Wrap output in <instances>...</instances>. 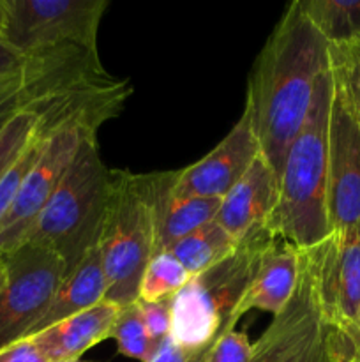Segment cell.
<instances>
[{
	"label": "cell",
	"mask_w": 360,
	"mask_h": 362,
	"mask_svg": "<svg viewBox=\"0 0 360 362\" xmlns=\"http://www.w3.org/2000/svg\"><path fill=\"white\" fill-rule=\"evenodd\" d=\"M316 250L325 313L360 356V225L334 230Z\"/></svg>",
	"instance_id": "30bf717a"
},
{
	"label": "cell",
	"mask_w": 360,
	"mask_h": 362,
	"mask_svg": "<svg viewBox=\"0 0 360 362\" xmlns=\"http://www.w3.org/2000/svg\"><path fill=\"white\" fill-rule=\"evenodd\" d=\"M212 346H207V349H186V346L176 345L168 336V338L159 343L154 356L150 357L148 362H208Z\"/></svg>",
	"instance_id": "484cf974"
},
{
	"label": "cell",
	"mask_w": 360,
	"mask_h": 362,
	"mask_svg": "<svg viewBox=\"0 0 360 362\" xmlns=\"http://www.w3.org/2000/svg\"><path fill=\"white\" fill-rule=\"evenodd\" d=\"M27 60L28 57L20 55L16 49L11 48L0 34V80L23 69Z\"/></svg>",
	"instance_id": "83f0119b"
},
{
	"label": "cell",
	"mask_w": 360,
	"mask_h": 362,
	"mask_svg": "<svg viewBox=\"0 0 360 362\" xmlns=\"http://www.w3.org/2000/svg\"><path fill=\"white\" fill-rule=\"evenodd\" d=\"M69 362H87V361H81V359H78V361H69Z\"/></svg>",
	"instance_id": "1f68e13d"
},
{
	"label": "cell",
	"mask_w": 360,
	"mask_h": 362,
	"mask_svg": "<svg viewBox=\"0 0 360 362\" xmlns=\"http://www.w3.org/2000/svg\"><path fill=\"white\" fill-rule=\"evenodd\" d=\"M108 6V0H6L0 34L23 57L67 46L99 55V25Z\"/></svg>",
	"instance_id": "52a82bcc"
},
{
	"label": "cell",
	"mask_w": 360,
	"mask_h": 362,
	"mask_svg": "<svg viewBox=\"0 0 360 362\" xmlns=\"http://www.w3.org/2000/svg\"><path fill=\"white\" fill-rule=\"evenodd\" d=\"M119 310L104 299L27 339H32L52 362L78 361L81 354L109 338Z\"/></svg>",
	"instance_id": "2e32d148"
},
{
	"label": "cell",
	"mask_w": 360,
	"mask_h": 362,
	"mask_svg": "<svg viewBox=\"0 0 360 362\" xmlns=\"http://www.w3.org/2000/svg\"><path fill=\"white\" fill-rule=\"evenodd\" d=\"M300 6L328 45L360 41V0H300Z\"/></svg>",
	"instance_id": "d6986e66"
},
{
	"label": "cell",
	"mask_w": 360,
	"mask_h": 362,
	"mask_svg": "<svg viewBox=\"0 0 360 362\" xmlns=\"http://www.w3.org/2000/svg\"><path fill=\"white\" fill-rule=\"evenodd\" d=\"M109 338L115 339L116 346H119V352L122 356L141 362L150 361L155 349L159 346L148 336L138 303L120 308Z\"/></svg>",
	"instance_id": "44dd1931"
},
{
	"label": "cell",
	"mask_w": 360,
	"mask_h": 362,
	"mask_svg": "<svg viewBox=\"0 0 360 362\" xmlns=\"http://www.w3.org/2000/svg\"><path fill=\"white\" fill-rule=\"evenodd\" d=\"M279 200V175L263 154L221 200L214 221L236 243L268 225Z\"/></svg>",
	"instance_id": "4fadbf2b"
},
{
	"label": "cell",
	"mask_w": 360,
	"mask_h": 362,
	"mask_svg": "<svg viewBox=\"0 0 360 362\" xmlns=\"http://www.w3.org/2000/svg\"><path fill=\"white\" fill-rule=\"evenodd\" d=\"M193 276L169 253H159L150 258L140 283L138 300L155 303L172 299L180 288L189 283Z\"/></svg>",
	"instance_id": "ffe728a7"
},
{
	"label": "cell",
	"mask_w": 360,
	"mask_h": 362,
	"mask_svg": "<svg viewBox=\"0 0 360 362\" xmlns=\"http://www.w3.org/2000/svg\"><path fill=\"white\" fill-rule=\"evenodd\" d=\"M4 21H6V0H0V32L4 28Z\"/></svg>",
	"instance_id": "f546056e"
},
{
	"label": "cell",
	"mask_w": 360,
	"mask_h": 362,
	"mask_svg": "<svg viewBox=\"0 0 360 362\" xmlns=\"http://www.w3.org/2000/svg\"><path fill=\"white\" fill-rule=\"evenodd\" d=\"M4 276H6V269H4V258L0 257V288L4 285Z\"/></svg>",
	"instance_id": "4dcf8cb0"
},
{
	"label": "cell",
	"mask_w": 360,
	"mask_h": 362,
	"mask_svg": "<svg viewBox=\"0 0 360 362\" xmlns=\"http://www.w3.org/2000/svg\"><path fill=\"white\" fill-rule=\"evenodd\" d=\"M328 67V42L311 23L300 0H295L254 62L244 106L261 154L277 175L289 145L306 122L318 78Z\"/></svg>",
	"instance_id": "6da1fadb"
},
{
	"label": "cell",
	"mask_w": 360,
	"mask_h": 362,
	"mask_svg": "<svg viewBox=\"0 0 360 362\" xmlns=\"http://www.w3.org/2000/svg\"><path fill=\"white\" fill-rule=\"evenodd\" d=\"M251 352L253 343H249L246 332L232 329L214 343L208 362H249Z\"/></svg>",
	"instance_id": "cb8c5ba5"
},
{
	"label": "cell",
	"mask_w": 360,
	"mask_h": 362,
	"mask_svg": "<svg viewBox=\"0 0 360 362\" xmlns=\"http://www.w3.org/2000/svg\"><path fill=\"white\" fill-rule=\"evenodd\" d=\"M69 122H81V120H69ZM69 122H59V120H52V122H46L44 126L41 127L37 134H35L34 140L30 141L27 148H25L23 154L20 156L16 163L13 165V168L2 177L0 180V223L2 219L6 218L7 211L11 209L13 205L14 198H16L18 189H20L21 182H23L25 175H27L28 170L32 168V165L35 163V159L39 158L42 151V145H44L46 136H48L49 131L56 129V127L64 126V124H69Z\"/></svg>",
	"instance_id": "603a6c76"
},
{
	"label": "cell",
	"mask_w": 360,
	"mask_h": 362,
	"mask_svg": "<svg viewBox=\"0 0 360 362\" xmlns=\"http://www.w3.org/2000/svg\"><path fill=\"white\" fill-rule=\"evenodd\" d=\"M261 154L253 122L244 110L228 134L207 156L176 170L175 191L184 197L222 200Z\"/></svg>",
	"instance_id": "7c38bea8"
},
{
	"label": "cell",
	"mask_w": 360,
	"mask_h": 362,
	"mask_svg": "<svg viewBox=\"0 0 360 362\" xmlns=\"http://www.w3.org/2000/svg\"><path fill=\"white\" fill-rule=\"evenodd\" d=\"M334 85L360 120V41L328 45Z\"/></svg>",
	"instance_id": "7402d4cb"
},
{
	"label": "cell",
	"mask_w": 360,
	"mask_h": 362,
	"mask_svg": "<svg viewBox=\"0 0 360 362\" xmlns=\"http://www.w3.org/2000/svg\"><path fill=\"white\" fill-rule=\"evenodd\" d=\"M0 362H52L32 339H20L0 350Z\"/></svg>",
	"instance_id": "4316f807"
},
{
	"label": "cell",
	"mask_w": 360,
	"mask_h": 362,
	"mask_svg": "<svg viewBox=\"0 0 360 362\" xmlns=\"http://www.w3.org/2000/svg\"><path fill=\"white\" fill-rule=\"evenodd\" d=\"M236 247L239 243L217 223L210 221L176 240L164 253L176 258L191 276H198L232 257Z\"/></svg>",
	"instance_id": "ac0fdd59"
},
{
	"label": "cell",
	"mask_w": 360,
	"mask_h": 362,
	"mask_svg": "<svg viewBox=\"0 0 360 362\" xmlns=\"http://www.w3.org/2000/svg\"><path fill=\"white\" fill-rule=\"evenodd\" d=\"M112 180L113 170L102 163L97 136L90 134L25 243L55 251L66 262L67 272L73 271L99 246Z\"/></svg>",
	"instance_id": "277c9868"
},
{
	"label": "cell",
	"mask_w": 360,
	"mask_h": 362,
	"mask_svg": "<svg viewBox=\"0 0 360 362\" xmlns=\"http://www.w3.org/2000/svg\"><path fill=\"white\" fill-rule=\"evenodd\" d=\"M302 251L282 239H275L265 251L256 276L236 310L240 318L253 310L277 315L286 308L296 288Z\"/></svg>",
	"instance_id": "9a60e30c"
},
{
	"label": "cell",
	"mask_w": 360,
	"mask_h": 362,
	"mask_svg": "<svg viewBox=\"0 0 360 362\" xmlns=\"http://www.w3.org/2000/svg\"><path fill=\"white\" fill-rule=\"evenodd\" d=\"M106 300L119 308L138 300L143 272L154 255L150 177L113 170L106 219L99 239Z\"/></svg>",
	"instance_id": "5b68a950"
},
{
	"label": "cell",
	"mask_w": 360,
	"mask_h": 362,
	"mask_svg": "<svg viewBox=\"0 0 360 362\" xmlns=\"http://www.w3.org/2000/svg\"><path fill=\"white\" fill-rule=\"evenodd\" d=\"M152 214H154V255L164 253L172 244L200 226L214 221L221 200L184 197L175 191L176 170L148 173Z\"/></svg>",
	"instance_id": "5bb4252c"
},
{
	"label": "cell",
	"mask_w": 360,
	"mask_h": 362,
	"mask_svg": "<svg viewBox=\"0 0 360 362\" xmlns=\"http://www.w3.org/2000/svg\"><path fill=\"white\" fill-rule=\"evenodd\" d=\"M2 258L6 276L0 288V350L32 334L67 276L62 257L37 244L25 243Z\"/></svg>",
	"instance_id": "ba28073f"
},
{
	"label": "cell",
	"mask_w": 360,
	"mask_h": 362,
	"mask_svg": "<svg viewBox=\"0 0 360 362\" xmlns=\"http://www.w3.org/2000/svg\"><path fill=\"white\" fill-rule=\"evenodd\" d=\"M173 299V297H172ZM172 299L155 300V303H143L136 300L143 317L145 327L154 343H161L172 331Z\"/></svg>",
	"instance_id": "d4e9b609"
},
{
	"label": "cell",
	"mask_w": 360,
	"mask_h": 362,
	"mask_svg": "<svg viewBox=\"0 0 360 362\" xmlns=\"http://www.w3.org/2000/svg\"><path fill=\"white\" fill-rule=\"evenodd\" d=\"M334 362H360V356L353 350H342V352L337 354Z\"/></svg>",
	"instance_id": "f1b7e54d"
},
{
	"label": "cell",
	"mask_w": 360,
	"mask_h": 362,
	"mask_svg": "<svg viewBox=\"0 0 360 362\" xmlns=\"http://www.w3.org/2000/svg\"><path fill=\"white\" fill-rule=\"evenodd\" d=\"M275 239L268 225L263 226L240 240L232 257L193 276L172 299L169 338L186 349H207L235 329L236 310Z\"/></svg>",
	"instance_id": "3957f363"
},
{
	"label": "cell",
	"mask_w": 360,
	"mask_h": 362,
	"mask_svg": "<svg viewBox=\"0 0 360 362\" xmlns=\"http://www.w3.org/2000/svg\"><path fill=\"white\" fill-rule=\"evenodd\" d=\"M327 197L332 232L360 225V120L335 85L328 126Z\"/></svg>",
	"instance_id": "8fae6325"
},
{
	"label": "cell",
	"mask_w": 360,
	"mask_h": 362,
	"mask_svg": "<svg viewBox=\"0 0 360 362\" xmlns=\"http://www.w3.org/2000/svg\"><path fill=\"white\" fill-rule=\"evenodd\" d=\"M97 126L69 122L49 131L42 151L25 175L13 205L0 223V257L13 253L25 244L49 198L73 165L87 136H97Z\"/></svg>",
	"instance_id": "9c48e42d"
},
{
	"label": "cell",
	"mask_w": 360,
	"mask_h": 362,
	"mask_svg": "<svg viewBox=\"0 0 360 362\" xmlns=\"http://www.w3.org/2000/svg\"><path fill=\"white\" fill-rule=\"evenodd\" d=\"M300 251L302 260L295 292L253 343L249 362H334L342 350H355L325 313L316 246Z\"/></svg>",
	"instance_id": "8992f818"
},
{
	"label": "cell",
	"mask_w": 360,
	"mask_h": 362,
	"mask_svg": "<svg viewBox=\"0 0 360 362\" xmlns=\"http://www.w3.org/2000/svg\"><path fill=\"white\" fill-rule=\"evenodd\" d=\"M106 276L102 267V258L99 246L94 247L76 267L64 278L62 285L56 290L52 306L46 311L42 320L35 325L30 336L81 313L106 299ZM28 336V338H30Z\"/></svg>",
	"instance_id": "e0dca14e"
},
{
	"label": "cell",
	"mask_w": 360,
	"mask_h": 362,
	"mask_svg": "<svg viewBox=\"0 0 360 362\" xmlns=\"http://www.w3.org/2000/svg\"><path fill=\"white\" fill-rule=\"evenodd\" d=\"M334 78L328 67L316 81L302 129L286 152L279 173V200L268 221L275 237L311 250L332 233L328 218V126Z\"/></svg>",
	"instance_id": "7a4b0ae2"
}]
</instances>
